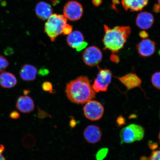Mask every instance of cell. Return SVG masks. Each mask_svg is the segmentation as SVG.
<instances>
[{
    "instance_id": "obj_36",
    "label": "cell",
    "mask_w": 160,
    "mask_h": 160,
    "mask_svg": "<svg viewBox=\"0 0 160 160\" xmlns=\"http://www.w3.org/2000/svg\"><path fill=\"white\" fill-rule=\"evenodd\" d=\"M28 93V91H24V93L25 95L27 94Z\"/></svg>"
},
{
    "instance_id": "obj_28",
    "label": "cell",
    "mask_w": 160,
    "mask_h": 160,
    "mask_svg": "<svg viewBox=\"0 0 160 160\" xmlns=\"http://www.w3.org/2000/svg\"><path fill=\"white\" fill-rule=\"evenodd\" d=\"M4 53L6 55L8 56H11L14 53V51L12 48L8 47L5 49L4 51Z\"/></svg>"
},
{
    "instance_id": "obj_24",
    "label": "cell",
    "mask_w": 160,
    "mask_h": 160,
    "mask_svg": "<svg viewBox=\"0 0 160 160\" xmlns=\"http://www.w3.org/2000/svg\"><path fill=\"white\" fill-rule=\"evenodd\" d=\"M42 88L44 91L46 92L53 93L52 85L49 82H44L42 85Z\"/></svg>"
},
{
    "instance_id": "obj_13",
    "label": "cell",
    "mask_w": 160,
    "mask_h": 160,
    "mask_svg": "<svg viewBox=\"0 0 160 160\" xmlns=\"http://www.w3.org/2000/svg\"><path fill=\"white\" fill-rule=\"evenodd\" d=\"M16 107L21 112L29 113L32 112L35 108L33 100L28 96H21L18 98Z\"/></svg>"
},
{
    "instance_id": "obj_14",
    "label": "cell",
    "mask_w": 160,
    "mask_h": 160,
    "mask_svg": "<svg viewBox=\"0 0 160 160\" xmlns=\"http://www.w3.org/2000/svg\"><path fill=\"white\" fill-rule=\"evenodd\" d=\"M118 79L128 90L139 87L142 83L141 79L134 73H129L121 77H114Z\"/></svg>"
},
{
    "instance_id": "obj_1",
    "label": "cell",
    "mask_w": 160,
    "mask_h": 160,
    "mask_svg": "<svg viewBox=\"0 0 160 160\" xmlns=\"http://www.w3.org/2000/svg\"><path fill=\"white\" fill-rule=\"evenodd\" d=\"M65 91L70 101L78 104H83L96 96V92L85 76H81L70 81L66 86Z\"/></svg>"
},
{
    "instance_id": "obj_30",
    "label": "cell",
    "mask_w": 160,
    "mask_h": 160,
    "mask_svg": "<svg viewBox=\"0 0 160 160\" xmlns=\"http://www.w3.org/2000/svg\"><path fill=\"white\" fill-rule=\"evenodd\" d=\"M139 35L140 37L143 39H146L149 37L148 33L145 31L140 32L139 33Z\"/></svg>"
},
{
    "instance_id": "obj_26",
    "label": "cell",
    "mask_w": 160,
    "mask_h": 160,
    "mask_svg": "<svg viewBox=\"0 0 160 160\" xmlns=\"http://www.w3.org/2000/svg\"><path fill=\"white\" fill-rule=\"evenodd\" d=\"M110 59L112 62L114 63H118L120 61L119 56L116 54L115 53H113L110 56Z\"/></svg>"
},
{
    "instance_id": "obj_7",
    "label": "cell",
    "mask_w": 160,
    "mask_h": 160,
    "mask_svg": "<svg viewBox=\"0 0 160 160\" xmlns=\"http://www.w3.org/2000/svg\"><path fill=\"white\" fill-rule=\"evenodd\" d=\"M63 13L66 18L71 21H77L81 19L83 15L82 6L77 1H69L64 7Z\"/></svg>"
},
{
    "instance_id": "obj_31",
    "label": "cell",
    "mask_w": 160,
    "mask_h": 160,
    "mask_svg": "<svg viewBox=\"0 0 160 160\" xmlns=\"http://www.w3.org/2000/svg\"><path fill=\"white\" fill-rule=\"evenodd\" d=\"M153 11L156 13L160 12V5L159 3L155 4L154 5Z\"/></svg>"
},
{
    "instance_id": "obj_15",
    "label": "cell",
    "mask_w": 160,
    "mask_h": 160,
    "mask_svg": "<svg viewBox=\"0 0 160 160\" xmlns=\"http://www.w3.org/2000/svg\"><path fill=\"white\" fill-rule=\"evenodd\" d=\"M53 9L51 5L44 2H40L37 4L35 12L39 19L45 21L48 19L53 14Z\"/></svg>"
},
{
    "instance_id": "obj_11",
    "label": "cell",
    "mask_w": 160,
    "mask_h": 160,
    "mask_svg": "<svg viewBox=\"0 0 160 160\" xmlns=\"http://www.w3.org/2000/svg\"><path fill=\"white\" fill-rule=\"evenodd\" d=\"M83 136L88 143L94 144L99 142L101 139L102 133L98 126L89 125L84 130Z\"/></svg>"
},
{
    "instance_id": "obj_40",
    "label": "cell",
    "mask_w": 160,
    "mask_h": 160,
    "mask_svg": "<svg viewBox=\"0 0 160 160\" xmlns=\"http://www.w3.org/2000/svg\"></svg>"
},
{
    "instance_id": "obj_21",
    "label": "cell",
    "mask_w": 160,
    "mask_h": 160,
    "mask_svg": "<svg viewBox=\"0 0 160 160\" xmlns=\"http://www.w3.org/2000/svg\"><path fill=\"white\" fill-rule=\"evenodd\" d=\"M140 160H160V148L159 150L152 152L151 156L148 158L142 157Z\"/></svg>"
},
{
    "instance_id": "obj_16",
    "label": "cell",
    "mask_w": 160,
    "mask_h": 160,
    "mask_svg": "<svg viewBox=\"0 0 160 160\" xmlns=\"http://www.w3.org/2000/svg\"><path fill=\"white\" fill-rule=\"evenodd\" d=\"M149 0H122V4L126 11L137 12L142 11L147 6Z\"/></svg>"
},
{
    "instance_id": "obj_25",
    "label": "cell",
    "mask_w": 160,
    "mask_h": 160,
    "mask_svg": "<svg viewBox=\"0 0 160 160\" xmlns=\"http://www.w3.org/2000/svg\"><path fill=\"white\" fill-rule=\"evenodd\" d=\"M72 29L71 25L66 23L63 27L62 33L64 35H69L72 32Z\"/></svg>"
},
{
    "instance_id": "obj_20",
    "label": "cell",
    "mask_w": 160,
    "mask_h": 160,
    "mask_svg": "<svg viewBox=\"0 0 160 160\" xmlns=\"http://www.w3.org/2000/svg\"><path fill=\"white\" fill-rule=\"evenodd\" d=\"M151 82L154 87L160 90V72H156L152 75Z\"/></svg>"
},
{
    "instance_id": "obj_23",
    "label": "cell",
    "mask_w": 160,
    "mask_h": 160,
    "mask_svg": "<svg viewBox=\"0 0 160 160\" xmlns=\"http://www.w3.org/2000/svg\"><path fill=\"white\" fill-rule=\"evenodd\" d=\"M9 62L4 56L0 55V72L3 71L8 67Z\"/></svg>"
},
{
    "instance_id": "obj_5",
    "label": "cell",
    "mask_w": 160,
    "mask_h": 160,
    "mask_svg": "<svg viewBox=\"0 0 160 160\" xmlns=\"http://www.w3.org/2000/svg\"><path fill=\"white\" fill-rule=\"evenodd\" d=\"M83 110L86 118L92 121H98L101 119L104 112L102 105L95 100H90L87 102L84 106Z\"/></svg>"
},
{
    "instance_id": "obj_4",
    "label": "cell",
    "mask_w": 160,
    "mask_h": 160,
    "mask_svg": "<svg viewBox=\"0 0 160 160\" xmlns=\"http://www.w3.org/2000/svg\"><path fill=\"white\" fill-rule=\"evenodd\" d=\"M145 132L141 126L132 124L121 130L120 137L122 143H131L140 141L144 137Z\"/></svg>"
},
{
    "instance_id": "obj_38",
    "label": "cell",
    "mask_w": 160,
    "mask_h": 160,
    "mask_svg": "<svg viewBox=\"0 0 160 160\" xmlns=\"http://www.w3.org/2000/svg\"><path fill=\"white\" fill-rule=\"evenodd\" d=\"M158 3L160 5V0H158Z\"/></svg>"
},
{
    "instance_id": "obj_17",
    "label": "cell",
    "mask_w": 160,
    "mask_h": 160,
    "mask_svg": "<svg viewBox=\"0 0 160 160\" xmlns=\"http://www.w3.org/2000/svg\"><path fill=\"white\" fill-rule=\"evenodd\" d=\"M17 80L13 74L3 71L0 73V86L4 89H11L15 87Z\"/></svg>"
},
{
    "instance_id": "obj_27",
    "label": "cell",
    "mask_w": 160,
    "mask_h": 160,
    "mask_svg": "<svg viewBox=\"0 0 160 160\" xmlns=\"http://www.w3.org/2000/svg\"><path fill=\"white\" fill-rule=\"evenodd\" d=\"M9 117L12 119H17L19 118L20 115L17 111H14L10 113Z\"/></svg>"
},
{
    "instance_id": "obj_10",
    "label": "cell",
    "mask_w": 160,
    "mask_h": 160,
    "mask_svg": "<svg viewBox=\"0 0 160 160\" xmlns=\"http://www.w3.org/2000/svg\"><path fill=\"white\" fill-rule=\"evenodd\" d=\"M156 43L151 39L146 38L138 43L136 47L139 55L143 57H151L156 51Z\"/></svg>"
},
{
    "instance_id": "obj_33",
    "label": "cell",
    "mask_w": 160,
    "mask_h": 160,
    "mask_svg": "<svg viewBox=\"0 0 160 160\" xmlns=\"http://www.w3.org/2000/svg\"><path fill=\"white\" fill-rule=\"evenodd\" d=\"M77 122L74 119H72L70 121V125L71 128H73L77 125Z\"/></svg>"
},
{
    "instance_id": "obj_37",
    "label": "cell",
    "mask_w": 160,
    "mask_h": 160,
    "mask_svg": "<svg viewBox=\"0 0 160 160\" xmlns=\"http://www.w3.org/2000/svg\"><path fill=\"white\" fill-rule=\"evenodd\" d=\"M158 138H159V141L160 142V132H159V136H158Z\"/></svg>"
},
{
    "instance_id": "obj_29",
    "label": "cell",
    "mask_w": 160,
    "mask_h": 160,
    "mask_svg": "<svg viewBox=\"0 0 160 160\" xmlns=\"http://www.w3.org/2000/svg\"><path fill=\"white\" fill-rule=\"evenodd\" d=\"M5 150V147L3 145L0 144V160H6L3 154Z\"/></svg>"
},
{
    "instance_id": "obj_39",
    "label": "cell",
    "mask_w": 160,
    "mask_h": 160,
    "mask_svg": "<svg viewBox=\"0 0 160 160\" xmlns=\"http://www.w3.org/2000/svg\"><path fill=\"white\" fill-rule=\"evenodd\" d=\"M158 53H159V55L160 56V50H159V51Z\"/></svg>"
},
{
    "instance_id": "obj_6",
    "label": "cell",
    "mask_w": 160,
    "mask_h": 160,
    "mask_svg": "<svg viewBox=\"0 0 160 160\" xmlns=\"http://www.w3.org/2000/svg\"><path fill=\"white\" fill-rule=\"evenodd\" d=\"M112 73L109 69H101L98 73L92 87L95 92L107 91L112 81Z\"/></svg>"
},
{
    "instance_id": "obj_8",
    "label": "cell",
    "mask_w": 160,
    "mask_h": 160,
    "mask_svg": "<svg viewBox=\"0 0 160 160\" xmlns=\"http://www.w3.org/2000/svg\"><path fill=\"white\" fill-rule=\"evenodd\" d=\"M103 55L101 50L95 46H91L84 51L82 58L84 62L90 67L98 65L102 59Z\"/></svg>"
},
{
    "instance_id": "obj_22",
    "label": "cell",
    "mask_w": 160,
    "mask_h": 160,
    "mask_svg": "<svg viewBox=\"0 0 160 160\" xmlns=\"http://www.w3.org/2000/svg\"><path fill=\"white\" fill-rule=\"evenodd\" d=\"M108 152V149L107 148H103L99 150L96 155L97 160H103L107 156Z\"/></svg>"
},
{
    "instance_id": "obj_19",
    "label": "cell",
    "mask_w": 160,
    "mask_h": 160,
    "mask_svg": "<svg viewBox=\"0 0 160 160\" xmlns=\"http://www.w3.org/2000/svg\"><path fill=\"white\" fill-rule=\"evenodd\" d=\"M22 142L24 147L27 148H30L35 145L36 139L32 135L27 134L23 137Z\"/></svg>"
},
{
    "instance_id": "obj_9",
    "label": "cell",
    "mask_w": 160,
    "mask_h": 160,
    "mask_svg": "<svg viewBox=\"0 0 160 160\" xmlns=\"http://www.w3.org/2000/svg\"><path fill=\"white\" fill-rule=\"evenodd\" d=\"M84 37L81 32L75 31L72 32L67 37V42L70 47L77 51H82L87 47L88 43L84 41Z\"/></svg>"
},
{
    "instance_id": "obj_12",
    "label": "cell",
    "mask_w": 160,
    "mask_h": 160,
    "mask_svg": "<svg viewBox=\"0 0 160 160\" xmlns=\"http://www.w3.org/2000/svg\"><path fill=\"white\" fill-rule=\"evenodd\" d=\"M154 22V18L152 14L148 12H141L136 17V25L142 29L147 30L150 28Z\"/></svg>"
},
{
    "instance_id": "obj_32",
    "label": "cell",
    "mask_w": 160,
    "mask_h": 160,
    "mask_svg": "<svg viewBox=\"0 0 160 160\" xmlns=\"http://www.w3.org/2000/svg\"><path fill=\"white\" fill-rule=\"evenodd\" d=\"M93 4L96 7H98L101 5L102 3V0H92Z\"/></svg>"
},
{
    "instance_id": "obj_3",
    "label": "cell",
    "mask_w": 160,
    "mask_h": 160,
    "mask_svg": "<svg viewBox=\"0 0 160 160\" xmlns=\"http://www.w3.org/2000/svg\"><path fill=\"white\" fill-rule=\"evenodd\" d=\"M67 22L64 16L57 14H52L48 19L45 26V31L52 42H54L62 34L63 27Z\"/></svg>"
},
{
    "instance_id": "obj_35",
    "label": "cell",
    "mask_w": 160,
    "mask_h": 160,
    "mask_svg": "<svg viewBox=\"0 0 160 160\" xmlns=\"http://www.w3.org/2000/svg\"><path fill=\"white\" fill-rule=\"evenodd\" d=\"M112 2L113 4V5H112L113 8L114 7H115L116 5L118 4L119 3V0H112ZM114 9H115V7L114 8Z\"/></svg>"
},
{
    "instance_id": "obj_34",
    "label": "cell",
    "mask_w": 160,
    "mask_h": 160,
    "mask_svg": "<svg viewBox=\"0 0 160 160\" xmlns=\"http://www.w3.org/2000/svg\"><path fill=\"white\" fill-rule=\"evenodd\" d=\"M117 122L119 125H122L125 123V120L122 117H119L118 118Z\"/></svg>"
},
{
    "instance_id": "obj_18",
    "label": "cell",
    "mask_w": 160,
    "mask_h": 160,
    "mask_svg": "<svg viewBox=\"0 0 160 160\" xmlns=\"http://www.w3.org/2000/svg\"><path fill=\"white\" fill-rule=\"evenodd\" d=\"M37 73V68L29 64L24 65L19 72V75L23 81H31L34 80Z\"/></svg>"
},
{
    "instance_id": "obj_2",
    "label": "cell",
    "mask_w": 160,
    "mask_h": 160,
    "mask_svg": "<svg viewBox=\"0 0 160 160\" xmlns=\"http://www.w3.org/2000/svg\"><path fill=\"white\" fill-rule=\"evenodd\" d=\"M105 35L103 39V50H109L112 53H118L124 47L131 34V28L129 26H116L111 28L104 25Z\"/></svg>"
}]
</instances>
